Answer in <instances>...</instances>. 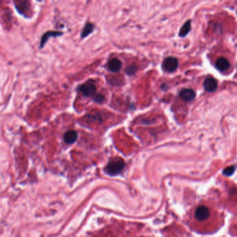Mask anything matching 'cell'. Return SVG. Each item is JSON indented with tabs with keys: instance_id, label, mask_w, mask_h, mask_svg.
I'll use <instances>...</instances> for the list:
<instances>
[{
	"instance_id": "6da1fadb",
	"label": "cell",
	"mask_w": 237,
	"mask_h": 237,
	"mask_svg": "<svg viewBox=\"0 0 237 237\" xmlns=\"http://www.w3.org/2000/svg\"><path fill=\"white\" fill-rule=\"evenodd\" d=\"M216 211L207 204H199L192 209L191 219L193 225L200 227H208L217 216Z\"/></svg>"
},
{
	"instance_id": "7a4b0ae2",
	"label": "cell",
	"mask_w": 237,
	"mask_h": 237,
	"mask_svg": "<svg viewBox=\"0 0 237 237\" xmlns=\"http://www.w3.org/2000/svg\"><path fill=\"white\" fill-rule=\"evenodd\" d=\"M124 166V162L120 158H115L108 162L105 171L110 175H115L119 174Z\"/></svg>"
},
{
	"instance_id": "3957f363",
	"label": "cell",
	"mask_w": 237,
	"mask_h": 237,
	"mask_svg": "<svg viewBox=\"0 0 237 237\" xmlns=\"http://www.w3.org/2000/svg\"><path fill=\"white\" fill-rule=\"evenodd\" d=\"M177 67H178V60L172 57L165 58L162 64L163 69L168 73H173L177 69Z\"/></svg>"
},
{
	"instance_id": "277c9868",
	"label": "cell",
	"mask_w": 237,
	"mask_h": 237,
	"mask_svg": "<svg viewBox=\"0 0 237 237\" xmlns=\"http://www.w3.org/2000/svg\"><path fill=\"white\" fill-rule=\"evenodd\" d=\"M79 90L84 96H92L95 94L96 91V86L94 83L91 82H88L81 86Z\"/></svg>"
},
{
	"instance_id": "5b68a950",
	"label": "cell",
	"mask_w": 237,
	"mask_h": 237,
	"mask_svg": "<svg viewBox=\"0 0 237 237\" xmlns=\"http://www.w3.org/2000/svg\"><path fill=\"white\" fill-rule=\"evenodd\" d=\"M203 86L205 90H207L209 93H212L216 90L218 88V82L213 77H207L204 80Z\"/></svg>"
},
{
	"instance_id": "8992f818",
	"label": "cell",
	"mask_w": 237,
	"mask_h": 237,
	"mask_svg": "<svg viewBox=\"0 0 237 237\" xmlns=\"http://www.w3.org/2000/svg\"><path fill=\"white\" fill-rule=\"evenodd\" d=\"M179 97L184 101L189 102L195 98V92L192 89L185 88L181 90Z\"/></svg>"
},
{
	"instance_id": "52a82bcc",
	"label": "cell",
	"mask_w": 237,
	"mask_h": 237,
	"mask_svg": "<svg viewBox=\"0 0 237 237\" xmlns=\"http://www.w3.org/2000/svg\"><path fill=\"white\" fill-rule=\"evenodd\" d=\"M229 66H230L229 62L225 58L220 57L219 58H218L216 62V68L218 70H220L221 72L228 70L229 68Z\"/></svg>"
},
{
	"instance_id": "ba28073f",
	"label": "cell",
	"mask_w": 237,
	"mask_h": 237,
	"mask_svg": "<svg viewBox=\"0 0 237 237\" xmlns=\"http://www.w3.org/2000/svg\"><path fill=\"white\" fill-rule=\"evenodd\" d=\"M121 67H122V63L118 58H112L108 63V70L113 73H118L121 69Z\"/></svg>"
},
{
	"instance_id": "9c48e42d",
	"label": "cell",
	"mask_w": 237,
	"mask_h": 237,
	"mask_svg": "<svg viewBox=\"0 0 237 237\" xmlns=\"http://www.w3.org/2000/svg\"><path fill=\"white\" fill-rule=\"evenodd\" d=\"M77 139V134L74 130H70L65 134L64 141L68 144L73 143Z\"/></svg>"
},
{
	"instance_id": "30bf717a",
	"label": "cell",
	"mask_w": 237,
	"mask_h": 237,
	"mask_svg": "<svg viewBox=\"0 0 237 237\" xmlns=\"http://www.w3.org/2000/svg\"><path fill=\"white\" fill-rule=\"evenodd\" d=\"M191 21L188 20L184 24V25L182 27V28L180 29L179 32V36L180 37L184 38V37H185L188 35V33L191 32Z\"/></svg>"
},
{
	"instance_id": "8fae6325",
	"label": "cell",
	"mask_w": 237,
	"mask_h": 237,
	"mask_svg": "<svg viewBox=\"0 0 237 237\" xmlns=\"http://www.w3.org/2000/svg\"><path fill=\"white\" fill-rule=\"evenodd\" d=\"M61 35H62V33L58 32H49L48 33H45L42 37L41 41H40V48H43V47L45 45V44L49 38H51V37L58 36Z\"/></svg>"
},
{
	"instance_id": "7c38bea8",
	"label": "cell",
	"mask_w": 237,
	"mask_h": 237,
	"mask_svg": "<svg viewBox=\"0 0 237 237\" xmlns=\"http://www.w3.org/2000/svg\"><path fill=\"white\" fill-rule=\"evenodd\" d=\"M93 30H94V25L90 23H87L86 25L84 26L82 33H81L82 38H86V36H88L89 34H90L93 32Z\"/></svg>"
},
{
	"instance_id": "4fadbf2b",
	"label": "cell",
	"mask_w": 237,
	"mask_h": 237,
	"mask_svg": "<svg viewBox=\"0 0 237 237\" xmlns=\"http://www.w3.org/2000/svg\"><path fill=\"white\" fill-rule=\"evenodd\" d=\"M137 71V68L134 65H129V66L127 67L125 70L126 73L128 74V75H134Z\"/></svg>"
},
{
	"instance_id": "5bb4252c",
	"label": "cell",
	"mask_w": 237,
	"mask_h": 237,
	"mask_svg": "<svg viewBox=\"0 0 237 237\" xmlns=\"http://www.w3.org/2000/svg\"><path fill=\"white\" fill-rule=\"evenodd\" d=\"M234 166H229L224 170V174H227V175H230L231 174L234 173Z\"/></svg>"
},
{
	"instance_id": "9a60e30c",
	"label": "cell",
	"mask_w": 237,
	"mask_h": 237,
	"mask_svg": "<svg viewBox=\"0 0 237 237\" xmlns=\"http://www.w3.org/2000/svg\"><path fill=\"white\" fill-rule=\"evenodd\" d=\"M95 101H96V102H102L104 101V96H103L102 95H101V94H98V95H97L95 96Z\"/></svg>"
}]
</instances>
